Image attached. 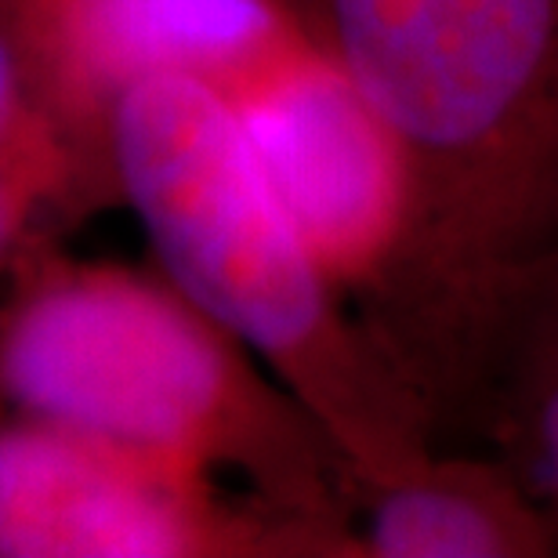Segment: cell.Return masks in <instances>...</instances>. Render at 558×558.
Wrapping results in <instances>:
<instances>
[{
  "instance_id": "cell-1",
  "label": "cell",
  "mask_w": 558,
  "mask_h": 558,
  "mask_svg": "<svg viewBox=\"0 0 558 558\" xmlns=\"http://www.w3.org/2000/svg\"><path fill=\"white\" fill-rule=\"evenodd\" d=\"M106 163L156 269L319 424L352 505L442 446L428 392L312 254L218 87H131L109 117Z\"/></svg>"
},
{
  "instance_id": "cell-2",
  "label": "cell",
  "mask_w": 558,
  "mask_h": 558,
  "mask_svg": "<svg viewBox=\"0 0 558 558\" xmlns=\"http://www.w3.org/2000/svg\"><path fill=\"white\" fill-rule=\"evenodd\" d=\"M0 417L199 468L290 515L352 530L349 472L319 424L156 265L48 251L11 272Z\"/></svg>"
},
{
  "instance_id": "cell-3",
  "label": "cell",
  "mask_w": 558,
  "mask_h": 558,
  "mask_svg": "<svg viewBox=\"0 0 558 558\" xmlns=\"http://www.w3.org/2000/svg\"><path fill=\"white\" fill-rule=\"evenodd\" d=\"M428 174L461 352L500 276L558 243V0H294Z\"/></svg>"
},
{
  "instance_id": "cell-4",
  "label": "cell",
  "mask_w": 558,
  "mask_h": 558,
  "mask_svg": "<svg viewBox=\"0 0 558 558\" xmlns=\"http://www.w3.org/2000/svg\"><path fill=\"white\" fill-rule=\"evenodd\" d=\"M226 98L290 221L410 366L442 428L461 323L414 145L316 40Z\"/></svg>"
},
{
  "instance_id": "cell-5",
  "label": "cell",
  "mask_w": 558,
  "mask_h": 558,
  "mask_svg": "<svg viewBox=\"0 0 558 558\" xmlns=\"http://www.w3.org/2000/svg\"><path fill=\"white\" fill-rule=\"evenodd\" d=\"M0 558H360V544L221 475L0 417Z\"/></svg>"
},
{
  "instance_id": "cell-6",
  "label": "cell",
  "mask_w": 558,
  "mask_h": 558,
  "mask_svg": "<svg viewBox=\"0 0 558 558\" xmlns=\"http://www.w3.org/2000/svg\"><path fill=\"white\" fill-rule=\"evenodd\" d=\"M4 8L40 95L102 160L109 117L131 87L185 76L229 95L312 40L294 0H4Z\"/></svg>"
},
{
  "instance_id": "cell-7",
  "label": "cell",
  "mask_w": 558,
  "mask_h": 558,
  "mask_svg": "<svg viewBox=\"0 0 558 558\" xmlns=\"http://www.w3.org/2000/svg\"><path fill=\"white\" fill-rule=\"evenodd\" d=\"M446 424H468L558 526V243L489 290Z\"/></svg>"
},
{
  "instance_id": "cell-8",
  "label": "cell",
  "mask_w": 558,
  "mask_h": 558,
  "mask_svg": "<svg viewBox=\"0 0 558 558\" xmlns=\"http://www.w3.org/2000/svg\"><path fill=\"white\" fill-rule=\"evenodd\" d=\"M360 558H551L558 526L494 453L435 446L352 505Z\"/></svg>"
},
{
  "instance_id": "cell-9",
  "label": "cell",
  "mask_w": 558,
  "mask_h": 558,
  "mask_svg": "<svg viewBox=\"0 0 558 558\" xmlns=\"http://www.w3.org/2000/svg\"><path fill=\"white\" fill-rule=\"evenodd\" d=\"M102 196H113L106 160L40 95L0 0V283L59 251Z\"/></svg>"
}]
</instances>
